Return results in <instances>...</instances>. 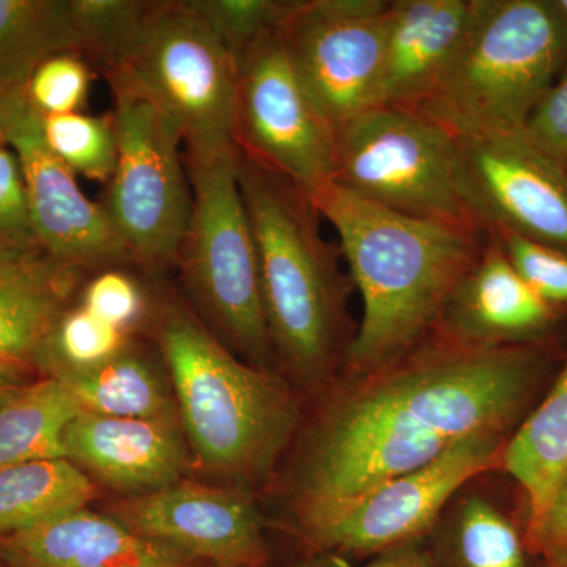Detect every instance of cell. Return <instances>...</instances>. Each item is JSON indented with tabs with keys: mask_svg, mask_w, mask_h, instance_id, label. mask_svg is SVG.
I'll return each instance as SVG.
<instances>
[{
	"mask_svg": "<svg viewBox=\"0 0 567 567\" xmlns=\"http://www.w3.org/2000/svg\"><path fill=\"white\" fill-rule=\"evenodd\" d=\"M546 371L535 346L470 347L432 333L388 368L354 377L298 443L289 483L297 535L466 436L507 434Z\"/></svg>",
	"mask_w": 567,
	"mask_h": 567,
	"instance_id": "obj_1",
	"label": "cell"
},
{
	"mask_svg": "<svg viewBox=\"0 0 567 567\" xmlns=\"http://www.w3.org/2000/svg\"><path fill=\"white\" fill-rule=\"evenodd\" d=\"M311 200L338 233L342 259L363 301L344 364L354 377L372 374L434 333L451 293L480 259L491 233L399 215L334 182Z\"/></svg>",
	"mask_w": 567,
	"mask_h": 567,
	"instance_id": "obj_2",
	"label": "cell"
},
{
	"mask_svg": "<svg viewBox=\"0 0 567 567\" xmlns=\"http://www.w3.org/2000/svg\"><path fill=\"white\" fill-rule=\"evenodd\" d=\"M159 281L145 328L169 375L193 462L219 484L252 492L275 475L300 432V402L281 375L237 357Z\"/></svg>",
	"mask_w": 567,
	"mask_h": 567,
	"instance_id": "obj_3",
	"label": "cell"
},
{
	"mask_svg": "<svg viewBox=\"0 0 567 567\" xmlns=\"http://www.w3.org/2000/svg\"><path fill=\"white\" fill-rule=\"evenodd\" d=\"M238 181L251 221L265 319L275 361L306 391L330 382L354 331L347 315L353 282L341 249L324 240L308 194L238 152Z\"/></svg>",
	"mask_w": 567,
	"mask_h": 567,
	"instance_id": "obj_4",
	"label": "cell"
},
{
	"mask_svg": "<svg viewBox=\"0 0 567 567\" xmlns=\"http://www.w3.org/2000/svg\"><path fill=\"white\" fill-rule=\"evenodd\" d=\"M567 65L557 0H472L453 61L415 111L457 141L520 133Z\"/></svg>",
	"mask_w": 567,
	"mask_h": 567,
	"instance_id": "obj_5",
	"label": "cell"
},
{
	"mask_svg": "<svg viewBox=\"0 0 567 567\" xmlns=\"http://www.w3.org/2000/svg\"><path fill=\"white\" fill-rule=\"evenodd\" d=\"M183 153L193 194L192 218L177 259L185 300L227 349L246 363L274 371L237 147L233 141L183 145Z\"/></svg>",
	"mask_w": 567,
	"mask_h": 567,
	"instance_id": "obj_6",
	"label": "cell"
},
{
	"mask_svg": "<svg viewBox=\"0 0 567 567\" xmlns=\"http://www.w3.org/2000/svg\"><path fill=\"white\" fill-rule=\"evenodd\" d=\"M117 132V163L103 203L134 270L158 281L177 268L193 210L177 123L123 71L104 76Z\"/></svg>",
	"mask_w": 567,
	"mask_h": 567,
	"instance_id": "obj_7",
	"label": "cell"
},
{
	"mask_svg": "<svg viewBox=\"0 0 567 567\" xmlns=\"http://www.w3.org/2000/svg\"><path fill=\"white\" fill-rule=\"evenodd\" d=\"M334 183L399 215L488 233L466 196L458 141L415 111L374 106L342 123Z\"/></svg>",
	"mask_w": 567,
	"mask_h": 567,
	"instance_id": "obj_8",
	"label": "cell"
},
{
	"mask_svg": "<svg viewBox=\"0 0 567 567\" xmlns=\"http://www.w3.org/2000/svg\"><path fill=\"white\" fill-rule=\"evenodd\" d=\"M117 71L177 123L183 145L233 141L237 63L188 0H148L128 61Z\"/></svg>",
	"mask_w": 567,
	"mask_h": 567,
	"instance_id": "obj_9",
	"label": "cell"
},
{
	"mask_svg": "<svg viewBox=\"0 0 567 567\" xmlns=\"http://www.w3.org/2000/svg\"><path fill=\"white\" fill-rule=\"evenodd\" d=\"M233 141L246 158L309 197L334 182L336 128L298 78L279 29L237 61Z\"/></svg>",
	"mask_w": 567,
	"mask_h": 567,
	"instance_id": "obj_10",
	"label": "cell"
},
{
	"mask_svg": "<svg viewBox=\"0 0 567 567\" xmlns=\"http://www.w3.org/2000/svg\"><path fill=\"white\" fill-rule=\"evenodd\" d=\"M507 439L499 432L462 439L429 464L391 477L354 499L306 535L305 543L311 554H334L350 561L417 543L458 488L499 466Z\"/></svg>",
	"mask_w": 567,
	"mask_h": 567,
	"instance_id": "obj_11",
	"label": "cell"
},
{
	"mask_svg": "<svg viewBox=\"0 0 567 567\" xmlns=\"http://www.w3.org/2000/svg\"><path fill=\"white\" fill-rule=\"evenodd\" d=\"M391 0H292L279 33L306 91L338 132L374 107Z\"/></svg>",
	"mask_w": 567,
	"mask_h": 567,
	"instance_id": "obj_12",
	"label": "cell"
},
{
	"mask_svg": "<svg viewBox=\"0 0 567 567\" xmlns=\"http://www.w3.org/2000/svg\"><path fill=\"white\" fill-rule=\"evenodd\" d=\"M0 136L20 162L33 227L48 256L85 276L132 267L103 204L85 196L76 175L48 147L25 85H0Z\"/></svg>",
	"mask_w": 567,
	"mask_h": 567,
	"instance_id": "obj_13",
	"label": "cell"
},
{
	"mask_svg": "<svg viewBox=\"0 0 567 567\" xmlns=\"http://www.w3.org/2000/svg\"><path fill=\"white\" fill-rule=\"evenodd\" d=\"M466 196L488 233L567 252V167L527 134L458 141Z\"/></svg>",
	"mask_w": 567,
	"mask_h": 567,
	"instance_id": "obj_14",
	"label": "cell"
},
{
	"mask_svg": "<svg viewBox=\"0 0 567 567\" xmlns=\"http://www.w3.org/2000/svg\"><path fill=\"white\" fill-rule=\"evenodd\" d=\"M111 516L212 567H267L264 520L246 488L192 480L125 496Z\"/></svg>",
	"mask_w": 567,
	"mask_h": 567,
	"instance_id": "obj_15",
	"label": "cell"
},
{
	"mask_svg": "<svg viewBox=\"0 0 567 567\" xmlns=\"http://www.w3.org/2000/svg\"><path fill=\"white\" fill-rule=\"evenodd\" d=\"M63 458L96 486L125 496L181 483L194 465L181 417L130 420L78 413L62 436Z\"/></svg>",
	"mask_w": 567,
	"mask_h": 567,
	"instance_id": "obj_16",
	"label": "cell"
},
{
	"mask_svg": "<svg viewBox=\"0 0 567 567\" xmlns=\"http://www.w3.org/2000/svg\"><path fill=\"white\" fill-rule=\"evenodd\" d=\"M557 309L522 278L491 233L434 333L470 347L533 346L557 322Z\"/></svg>",
	"mask_w": 567,
	"mask_h": 567,
	"instance_id": "obj_17",
	"label": "cell"
},
{
	"mask_svg": "<svg viewBox=\"0 0 567 567\" xmlns=\"http://www.w3.org/2000/svg\"><path fill=\"white\" fill-rule=\"evenodd\" d=\"M3 567H212L89 507L0 539Z\"/></svg>",
	"mask_w": 567,
	"mask_h": 567,
	"instance_id": "obj_18",
	"label": "cell"
},
{
	"mask_svg": "<svg viewBox=\"0 0 567 567\" xmlns=\"http://www.w3.org/2000/svg\"><path fill=\"white\" fill-rule=\"evenodd\" d=\"M472 0H391L374 106L415 110L456 54Z\"/></svg>",
	"mask_w": 567,
	"mask_h": 567,
	"instance_id": "obj_19",
	"label": "cell"
},
{
	"mask_svg": "<svg viewBox=\"0 0 567 567\" xmlns=\"http://www.w3.org/2000/svg\"><path fill=\"white\" fill-rule=\"evenodd\" d=\"M85 278L44 252L0 268V364L21 374L40 369L52 328Z\"/></svg>",
	"mask_w": 567,
	"mask_h": 567,
	"instance_id": "obj_20",
	"label": "cell"
},
{
	"mask_svg": "<svg viewBox=\"0 0 567 567\" xmlns=\"http://www.w3.org/2000/svg\"><path fill=\"white\" fill-rule=\"evenodd\" d=\"M58 377L81 413L130 420L178 417L169 375L158 350L134 341L117 357L85 371Z\"/></svg>",
	"mask_w": 567,
	"mask_h": 567,
	"instance_id": "obj_21",
	"label": "cell"
},
{
	"mask_svg": "<svg viewBox=\"0 0 567 567\" xmlns=\"http://www.w3.org/2000/svg\"><path fill=\"white\" fill-rule=\"evenodd\" d=\"M499 466L527 496L528 536L567 473V358L543 401L507 439Z\"/></svg>",
	"mask_w": 567,
	"mask_h": 567,
	"instance_id": "obj_22",
	"label": "cell"
},
{
	"mask_svg": "<svg viewBox=\"0 0 567 567\" xmlns=\"http://www.w3.org/2000/svg\"><path fill=\"white\" fill-rule=\"evenodd\" d=\"M99 486L66 458L0 468V539L87 507Z\"/></svg>",
	"mask_w": 567,
	"mask_h": 567,
	"instance_id": "obj_23",
	"label": "cell"
},
{
	"mask_svg": "<svg viewBox=\"0 0 567 567\" xmlns=\"http://www.w3.org/2000/svg\"><path fill=\"white\" fill-rule=\"evenodd\" d=\"M78 413L58 377L24 383L0 406V468L63 457V432Z\"/></svg>",
	"mask_w": 567,
	"mask_h": 567,
	"instance_id": "obj_24",
	"label": "cell"
},
{
	"mask_svg": "<svg viewBox=\"0 0 567 567\" xmlns=\"http://www.w3.org/2000/svg\"><path fill=\"white\" fill-rule=\"evenodd\" d=\"M61 52H74L66 0H0V85H25Z\"/></svg>",
	"mask_w": 567,
	"mask_h": 567,
	"instance_id": "obj_25",
	"label": "cell"
},
{
	"mask_svg": "<svg viewBox=\"0 0 567 567\" xmlns=\"http://www.w3.org/2000/svg\"><path fill=\"white\" fill-rule=\"evenodd\" d=\"M524 537L483 496H468L458 507L440 546L439 567H528Z\"/></svg>",
	"mask_w": 567,
	"mask_h": 567,
	"instance_id": "obj_26",
	"label": "cell"
},
{
	"mask_svg": "<svg viewBox=\"0 0 567 567\" xmlns=\"http://www.w3.org/2000/svg\"><path fill=\"white\" fill-rule=\"evenodd\" d=\"M148 0H66L74 54L107 74L125 66Z\"/></svg>",
	"mask_w": 567,
	"mask_h": 567,
	"instance_id": "obj_27",
	"label": "cell"
},
{
	"mask_svg": "<svg viewBox=\"0 0 567 567\" xmlns=\"http://www.w3.org/2000/svg\"><path fill=\"white\" fill-rule=\"evenodd\" d=\"M48 147L73 173L107 185L117 163V132L112 114L85 112L41 117Z\"/></svg>",
	"mask_w": 567,
	"mask_h": 567,
	"instance_id": "obj_28",
	"label": "cell"
},
{
	"mask_svg": "<svg viewBox=\"0 0 567 567\" xmlns=\"http://www.w3.org/2000/svg\"><path fill=\"white\" fill-rule=\"evenodd\" d=\"M132 342L133 334L112 327L74 301L52 328L40 371L58 375L96 368Z\"/></svg>",
	"mask_w": 567,
	"mask_h": 567,
	"instance_id": "obj_29",
	"label": "cell"
},
{
	"mask_svg": "<svg viewBox=\"0 0 567 567\" xmlns=\"http://www.w3.org/2000/svg\"><path fill=\"white\" fill-rule=\"evenodd\" d=\"M237 63L265 33L282 24L292 0H188Z\"/></svg>",
	"mask_w": 567,
	"mask_h": 567,
	"instance_id": "obj_30",
	"label": "cell"
},
{
	"mask_svg": "<svg viewBox=\"0 0 567 567\" xmlns=\"http://www.w3.org/2000/svg\"><path fill=\"white\" fill-rule=\"evenodd\" d=\"M128 268L132 267L106 268L89 275L76 301L104 322L134 336L147 327L152 292Z\"/></svg>",
	"mask_w": 567,
	"mask_h": 567,
	"instance_id": "obj_31",
	"label": "cell"
},
{
	"mask_svg": "<svg viewBox=\"0 0 567 567\" xmlns=\"http://www.w3.org/2000/svg\"><path fill=\"white\" fill-rule=\"evenodd\" d=\"M95 70L74 52L51 55L25 82L29 102L41 117L82 112L91 93Z\"/></svg>",
	"mask_w": 567,
	"mask_h": 567,
	"instance_id": "obj_32",
	"label": "cell"
},
{
	"mask_svg": "<svg viewBox=\"0 0 567 567\" xmlns=\"http://www.w3.org/2000/svg\"><path fill=\"white\" fill-rule=\"evenodd\" d=\"M0 248L14 252H44L33 227L20 162L7 144L0 145Z\"/></svg>",
	"mask_w": 567,
	"mask_h": 567,
	"instance_id": "obj_33",
	"label": "cell"
},
{
	"mask_svg": "<svg viewBox=\"0 0 567 567\" xmlns=\"http://www.w3.org/2000/svg\"><path fill=\"white\" fill-rule=\"evenodd\" d=\"M507 259L544 300L567 305V252L525 240L518 235L495 233Z\"/></svg>",
	"mask_w": 567,
	"mask_h": 567,
	"instance_id": "obj_34",
	"label": "cell"
},
{
	"mask_svg": "<svg viewBox=\"0 0 567 567\" xmlns=\"http://www.w3.org/2000/svg\"><path fill=\"white\" fill-rule=\"evenodd\" d=\"M524 133L567 167V65L533 111Z\"/></svg>",
	"mask_w": 567,
	"mask_h": 567,
	"instance_id": "obj_35",
	"label": "cell"
},
{
	"mask_svg": "<svg viewBox=\"0 0 567 567\" xmlns=\"http://www.w3.org/2000/svg\"><path fill=\"white\" fill-rule=\"evenodd\" d=\"M525 546L543 559L567 561V473L555 488L543 520L525 536Z\"/></svg>",
	"mask_w": 567,
	"mask_h": 567,
	"instance_id": "obj_36",
	"label": "cell"
},
{
	"mask_svg": "<svg viewBox=\"0 0 567 567\" xmlns=\"http://www.w3.org/2000/svg\"><path fill=\"white\" fill-rule=\"evenodd\" d=\"M290 567H439L434 555L423 550L417 543L391 548L369 561L353 563L334 554H309Z\"/></svg>",
	"mask_w": 567,
	"mask_h": 567,
	"instance_id": "obj_37",
	"label": "cell"
},
{
	"mask_svg": "<svg viewBox=\"0 0 567 567\" xmlns=\"http://www.w3.org/2000/svg\"><path fill=\"white\" fill-rule=\"evenodd\" d=\"M22 385H24V383H22L21 372L0 364V406L6 404L11 395L17 393Z\"/></svg>",
	"mask_w": 567,
	"mask_h": 567,
	"instance_id": "obj_38",
	"label": "cell"
},
{
	"mask_svg": "<svg viewBox=\"0 0 567 567\" xmlns=\"http://www.w3.org/2000/svg\"><path fill=\"white\" fill-rule=\"evenodd\" d=\"M37 254L41 252H14L0 248V268H6L10 267V265L22 262V260L37 256Z\"/></svg>",
	"mask_w": 567,
	"mask_h": 567,
	"instance_id": "obj_39",
	"label": "cell"
},
{
	"mask_svg": "<svg viewBox=\"0 0 567 567\" xmlns=\"http://www.w3.org/2000/svg\"><path fill=\"white\" fill-rule=\"evenodd\" d=\"M543 567H567V561H561V559H543Z\"/></svg>",
	"mask_w": 567,
	"mask_h": 567,
	"instance_id": "obj_40",
	"label": "cell"
},
{
	"mask_svg": "<svg viewBox=\"0 0 567 567\" xmlns=\"http://www.w3.org/2000/svg\"><path fill=\"white\" fill-rule=\"evenodd\" d=\"M559 9L563 10V13L566 14L567 18V0H557Z\"/></svg>",
	"mask_w": 567,
	"mask_h": 567,
	"instance_id": "obj_41",
	"label": "cell"
},
{
	"mask_svg": "<svg viewBox=\"0 0 567 567\" xmlns=\"http://www.w3.org/2000/svg\"><path fill=\"white\" fill-rule=\"evenodd\" d=\"M3 144H6V142H3L2 136H0V145H3Z\"/></svg>",
	"mask_w": 567,
	"mask_h": 567,
	"instance_id": "obj_42",
	"label": "cell"
},
{
	"mask_svg": "<svg viewBox=\"0 0 567 567\" xmlns=\"http://www.w3.org/2000/svg\"><path fill=\"white\" fill-rule=\"evenodd\" d=\"M0 567H3L2 565H0Z\"/></svg>",
	"mask_w": 567,
	"mask_h": 567,
	"instance_id": "obj_43",
	"label": "cell"
}]
</instances>
